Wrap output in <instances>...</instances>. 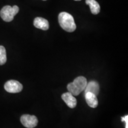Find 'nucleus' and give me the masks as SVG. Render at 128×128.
Here are the masks:
<instances>
[{"instance_id": "f257e3e1", "label": "nucleus", "mask_w": 128, "mask_h": 128, "mask_svg": "<svg viewBox=\"0 0 128 128\" xmlns=\"http://www.w3.org/2000/svg\"><path fill=\"white\" fill-rule=\"evenodd\" d=\"M59 23L64 30L73 32L76 29V24L72 16L66 12H62L58 16Z\"/></svg>"}, {"instance_id": "f03ea898", "label": "nucleus", "mask_w": 128, "mask_h": 128, "mask_svg": "<svg viewBox=\"0 0 128 128\" xmlns=\"http://www.w3.org/2000/svg\"><path fill=\"white\" fill-rule=\"evenodd\" d=\"M87 84V79L84 76H80L76 77L67 86L68 92H71L74 96H78L86 88Z\"/></svg>"}, {"instance_id": "7ed1b4c3", "label": "nucleus", "mask_w": 128, "mask_h": 128, "mask_svg": "<svg viewBox=\"0 0 128 128\" xmlns=\"http://www.w3.org/2000/svg\"><path fill=\"white\" fill-rule=\"evenodd\" d=\"M19 8L18 6H14L11 7L10 6H5L0 12V16L2 19L6 22H10L14 19V16L18 13Z\"/></svg>"}, {"instance_id": "20e7f679", "label": "nucleus", "mask_w": 128, "mask_h": 128, "mask_svg": "<svg viewBox=\"0 0 128 128\" xmlns=\"http://www.w3.org/2000/svg\"><path fill=\"white\" fill-rule=\"evenodd\" d=\"M4 88L6 92L10 93H17L22 92L23 86L20 82L16 80H9L5 84Z\"/></svg>"}, {"instance_id": "39448f33", "label": "nucleus", "mask_w": 128, "mask_h": 128, "mask_svg": "<svg viewBox=\"0 0 128 128\" xmlns=\"http://www.w3.org/2000/svg\"><path fill=\"white\" fill-rule=\"evenodd\" d=\"M20 121L22 124L27 128H34L38 124V118L30 114H23L21 117Z\"/></svg>"}, {"instance_id": "423d86ee", "label": "nucleus", "mask_w": 128, "mask_h": 128, "mask_svg": "<svg viewBox=\"0 0 128 128\" xmlns=\"http://www.w3.org/2000/svg\"><path fill=\"white\" fill-rule=\"evenodd\" d=\"M62 98L69 108H73L76 107V103H77L76 99L71 92H67L63 94L62 95Z\"/></svg>"}, {"instance_id": "0eeeda50", "label": "nucleus", "mask_w": 128, "mask_h": 128, "mask_svg": "<svg viewBox=\"0 0 128 128\" xmlns=\"http://www.w3.org/2000/svg\"><path fill=\"white\" fill-rule=\"evenodd\" d=\"M85 98H86V100L87 104L90 108H97L98 104L97 96H96L93 93H92V92H87L86 93H85Z\"/></svg>"}, {"instance_id": "6e6552de", "label": "nucleus", "mask_w": 128, "mask_h": 128, "mask_svg": "<svg viewBox=\"0 0 128 128\" xmlns=\"http://www.w3.org/2000/svg\"><path fill=\"white\" fill-rule=\"evenodd\" d=\"M84 91L85 93L90 92L95 94L96 96H97L99 93V91H100V86H99L98 83L95 81H92L88 83L87 82Z\"/></svg>"}, {"instance_id": "1a4fd4ad", "label": "nucleus", "mask_w": 128, "mask_h": 128, "mask_svg": "<svg viewBox=\"0 0 128 128\" xmlns=\"http://www.w3.org/2000/svg\"><path fill=\"white\" fill-rule=\"evenodd\" d=\"M34 26L36 28L43 30H47L49 28L48 21L42 17H36L34 19Z\"/></svg>"}, {"instance_id": "9d476101", "label": "nucleus", "mask_w": 128, "mask_h": 128, "mask_svg": "<svg viewBox=\"0 0 128 128\" xmlns=\"http://www.w3.org/2000/svg\"><path fill=\"white\" fill-rule=\"evenodd\" d=\"M86 3L89 6L92 14L96 15L100 12V6L96 0H86Z\"/></svg>"}, {"instance_id": "9b49d317", "label": "nucleus", "mask_w": 128, "mask_h": 128, "mask_svg": "<svg viewBox=\"0 0 128 128\" xmlns=\"http://www.w3.org/2000/svg\"><path fill=\"white\" fill-rule=\"evenodd\" d=\"M7 61V54L6 50L3 46H0V65L6 64Z\"/></svg>"}, {"instance_id": "f8f14e48", "label": "nucleus", "mask_w": 128, "mask_h": 128, "mask_svg": "<svg viewBox=\"0 0 128 128\" xmlns=\"http://www.w3.org/2000/svg\"><path fill=\"white\" fill-rule=\"evenodd\" d=\"M121 119H122V121L124 122H125L126 124L125 128H128V115H126V116L124 117H122V118H121Z\"/></svg>"}, {"instance_id": "ddd939ff", "label": "nucleus", "mask_w": 128, "mask_h": 128, "mask_svg": "<svg viewBox=\"0 0 128 128\" xmlns=\"http://www.w3.org/2000/svg\"><path fill=\"white\" fill-rule=\"evenodd\" d=\"M75 1H81V0H75Z\"/></svg>"}, {"instance_id": "4468645a", "label": "nucleus", "mask_w": 128, "mask_h": 128, "mask_svg": "<svg viewBox=\"0 0 128 128\" xmlns=\"http://www.w3.org/2000/svg\"><path fill=\"white\" fill-rule=\"evenodd\" d=\"M43 1H46V0H43Z\"/></svg>"}]
</instances>
